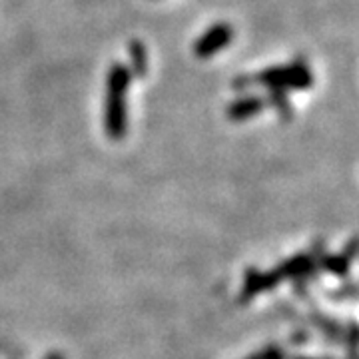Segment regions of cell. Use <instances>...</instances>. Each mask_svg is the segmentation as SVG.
<instances>
[{
  "mask_svg": "<svg viewBox=\"0 0 359 359\" xmlns=\"http://www.w3.org/2000/svg\"><path fill=\"white\" fill-rule=\"evenodd\" d=\"M132 72L128 66L114 62L106 78L104 128L112 140H122L128 130V86Z\"/></svg>",
  "mask_w": 359,
  "mask_h": 359,
  "instance_id": "cell-1",
  "label": "cell"
},
{
  "mask_svg": "<svg viewBox=\"0 0 359 359\" xmlns=\"http://www.w3.org/2000/svg\"><path fill=\"white\" fill-rule=\"evenodd\" d=\"M236 90H248L252 86H264L268 90L292 92V90H308L313 86V72L306 60H294L290 65L273 66L262 70L252 76H240L231 84Z\"/></svg>",
  "mask_w": 359,
  "mask_h": 359,
  "instance_id": "cell-2",
  "label": "cell"
},
{
  "mask_svg": "<svg viewBox=\"0 0 359 359\" xmlns=\"http://www.w3.org/2000/svg\"><path fill=\"white\" fill-rule=\"evenodd\" d=\"M318 256L316 252L309 254H302V256L292 257L287 262H283L280 268L271 269L269 273H262L257 269H248L244 278V290H242V302L254 297L259 292L271 290L278 282L283 280H299L304 276H309L318 269Z\"/></svg>",
  "mask_w": 359,
  "mask_h": 359,
  "instance_id": "cell-3",
  "label": "cell"
},
{
  "mask_svg": "<svg viewBox=\"0 0 359 359\" xmlns=\"http://www.w3.org/2000/svg\"><path fill=\"white\" fill-rule=\"evenodd\" d=\"M233 40V28L226 22L210 26L200 39L194 42V56L196 58H212L219 50H224L228 44Z\"/></svg>",
  "mask_w": 359,
  "mask_h": 359,
  "instance_id": "cell-4",
  "label": "cell"
},
{
  "mask_svg": "<svg viewBox=\"0 0 359 359\" xmlns=\"http://www.w3.org/2000/svg\"><path fill=\"white\" fill-rule=\"evenodd\" d=\"M266 106H268V100L264 96H242L226 108V116L233 122H244L264 112Z\"/></svg>",
  "mask_w": 359,
  "mask_h": 359,
  "instance_id": "cell-5",
  "label": "cell"
},
{
  "mask_svg": "<svg viewBox=\"0 0 359 359\" xmlns=\"http://www.w3.org/2000/svg\"><path fill=\"white\" fill-rule=\"evenodd\" d=\"M130 54V65H132V70L136 76H146L148 72V52H146V46L142 44L140 40H132L128 46Z\"/></svg>",
  "mask_w": 359,
  "mask_h": 359,
  "instance_id": "cell-6",
  "label": "cell"
},
{
  "mask_svg": "<svg viewBox=\"0 0 359 359\" xmlns=\"http://www.w3.org/2000/svg\"><path fill=\"white\" fill-rule=\"evenodd\" d=\"M266 100H268V106H273V108L278 110V114L282 116V118H285V120H290V118L294 116V108H292V102H290V98H287L285 92L269 90Z\"/></svg>",
  "mask_w": 359,
  "mask_h": 359,
  "instance_id": "cell-7",
  "label": "cell"
},
{
  "mask_svg": "<svg viewBox=\"0 0 359 359\" xmlns=\"http://www.w3.org/2000/svg\"><path fill=\"white\" fill-rule=\"evenodd\" d=\"M250 359H285V351L280 347H268L264 351H259L256 355H252Z\"/></svg>",
  "mask_w": 359,
  "mask_h": 359,
  "instance_id": "cell-8",
  "label": "cell"
},
{
  "mask_svg": "<svg viewBox=\"0 0 359 359\" xmlns=\"http://www.w3.org/2000/svg\"><path fill=\"white\" fill-rule=\"evenodd\" d=\"M50 359H62V358H60V355H52Z\"/></svg>",
  "mask_w": 359,
  "mask_h": 359,
  "instance_id": "cell-9",
  "label": "cell"
}]
</instances>
